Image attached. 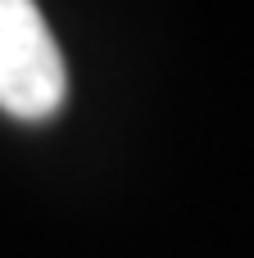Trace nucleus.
Listing matches in <instances>:
<instances>
[{
    "instance_id": "f257e3e1",
    "label": "nucleus",
    "mask_w": 254,
    "mask_h": 258,
    "mask_svg": "<svg viewBox=\"0 0 254 258\" xmlns=\"http://www.w3.org/2000/svg\"><path fill=\"white\" fill-rule=\"evenodd\" d=\"M68 95L59 41L36 0H0V109L18 122H45Z\"/></svg>"
}]
</instances>
